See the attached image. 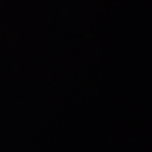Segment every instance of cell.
Here are the masks:
<instances>
[]
</instances>
